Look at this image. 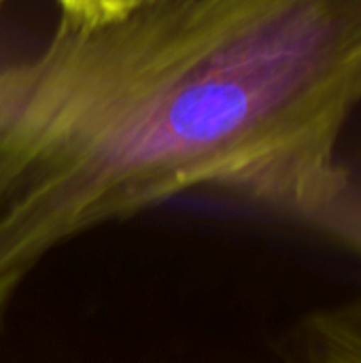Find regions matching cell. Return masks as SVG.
Masks as SVG:
<instances>
[{
	"label": "cell",
	"mask_w": 361,
	"mask_h": 363,
	"mask_svg": "<svg viewBox=\"0 0 361 363\" xmlns=\"http://www.w3.org/2000/svg\"><path fill=\"white\" fill-rule=\"evenodd\" d=\"M183 0H132V11L134 9H153V6H166V4H177Z\"/></svg>",
	"instance_id": "4"
},
{
	"label": "cell",
	"mask_w": 361,
	"mask_h": 363,
	"mask_svg": "<svg viewBox=\"0 0 361 363\" xmlns=\"http://www.w3.org/2000/svg\"><path fill=\"white\" fill-rule=\"evenodd\" d=\"M62 15L85 21V23H104L119 19L132 11V0H57Z\"/></svg>",
	"instance_id": "3"
},
{
	"label": "cell",
	"mask_w": 361,
	"mask_h": 363,
	"mask_svg": "<svg viewBox=\"0 0 361 363\" xmlns=\"http://www.w3.org/2000/svg\"><path fill=\"white\" fill-rule=\"evenodd\" d=\"M2 2H4V0H0V4H2Z\"/></svg>",
	"instance_id": "5"
},
{
	"label": "cell",
	"mask_w": 361,
	"mask_h": 363,
	"mask_svg": "<svg viewBox=\"0 0 361 363\" xmlns=\"http://www.w3.org/2000/svg\"><path fill=\"white\" fill-rule=\"evenodd\" d=\"M361 106V0H183L85 23L0 64V319L102 225L223 194L361 257L338 145Z\"/></svg>",
	"instance_id": "1"
},
{
	"label": "cell",
	"mask_w": 361,
	"mask_h": 363,
	"mask_svg": "<svg viewBox=\"0 0 361 363\" xmlns=\"http://www.w3.org/2000/svg\"><path fill=\"white\" fill-rule=\"evenodd\" d=\"M287 363H361V289L302 317L285 340Z\"/></svg>",
	"instance_id": "2"
}]
</instances>
